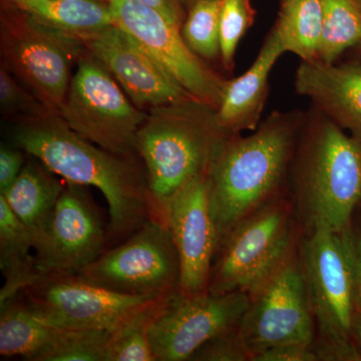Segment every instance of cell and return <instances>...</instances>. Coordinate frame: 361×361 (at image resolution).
<instances>
[{
  "label": "cell",
  "instance_id": "obj_37",
  "mask_svg": "<svg viewBox=\"0 0 361 361\" xmlns=\"http://www.w3.org/2000/svg\"><path fill=\"white\" fill-rule=\"evenodd\" d=\"M99 1L108 2V0H99Z\"/></svg>",
  "mask_w": 361,
  "mask_h": 361
},
{
  "label": "cell",
  "instance_id": "obj_4",
  "mask_svg": "<svg viewBox=\"0 0 361 361\" xmlns=\"http://www.w3.org/2000/svg\"><path fill=\"white\" fill-rule=\"evenodd\" d=\"M217 109L196 99L148 111L135 139L157 215L167 223L171 203L195 180L205 177L226 137Z\"/></svg>",
  "mask_w": 361,
  "mask_h": 361
},
{
  "label": "cell",
  "instance_id": "obj_27",
  "mask_svg": "<svg viewBox=\"0 0 361 361\" xmlns=\"http://www.w3.org/2000/svg\"><path fill=\"white\" fill-rule=\"evenodd\" d=\"M110 330L61 329L37 361H106Z\"/></svg>",
  "mask_w": 361,
  "mask_h": 361
},
{
  "label": "cell",
  "instance_id": "obj_16",
  "mask_svg": "<svg viewBox=\"0 0 361 361\" xmlns=\"http://www.w3.org/2000/svg\"><path fill=\"white\" fill-rule=\"evenodd\" d=\"M167 224L179 256L180 293H207L218 249L207 176L176 197L168 209Z\"/></svg>",
  "mask_w": 361,
  "mask_h": 361
},
{
  "label": "cell",
  "instance_id": "obj_11",
  "mask_svg": "<svg viewBox=\"0 0 361 361\" xmlns=\"http://www.w3.org/2000/svg\"><path fill=\"white\" fill-rule=\"evenodd\" d=\"M108 4L115 25L134 37L190 96L219 108L228 80L191 51L180 27L137 0H108Z\"/></svg>",
  "mask_w": 361,
  "mask_h": 361
},
{
  "label": "cell",
  "instance_id": "obj_40",
  "mask_svg": "<svg viewBox=\"0 0 361 361\" xmlns=\"http://www.w3.org/2000/svg\"><path fill=\"white\" fill-rule=\"evenodd\" d=\"M360 52H361V49H360Z\"/></svg>",
  "mask_w": 361,
  "mask_h": 361
},
{
  "label": "cell",
  "instance_id": "obj_34",
  "mask_svg": "<svg viewBox=\"0 0 361 361\" xmlns=\"http://www.w3.org/2000/svg\"><path fill=\"white\" fill-rule=\"evenodd\" d=\"M351 233H353V257H355L356 301H357L358 310H361V222L355 225L353 220Z\"/></svg>",
  "mask_w": 361,
  "mask_h": 361
},
{
  "label": "cell",
  "instance_id": "obj_36",
  "mask_svg": "<svg viewBox=\"0 0 361 361\" xmlns=\"http://www.w3.org/2000/svg\"><path fill=\"white\" fill-rule=\"evenodd\" d=\"M180 1H182V4H184L186 11H188V9H190L192 6H194L195 4H198V2L205 1V0H180Z\"/></svg>",
  "mask_w": 361,
  "mask_h": 361
},
{
  "label": "cell",
  "instance_id": "obj_3",
  "mask_svg": "<svg viewBox=\"0 0 361 361\" xmlns=\"http://www.w3.org/2000/svg\"><path fill=\"white\" fill-rule=\"evenodd\" d=\"M289 194L303 231L348 228L361 203V137L311 106L292 159Z\"/></svg>",
  "mask_w": 361,
  "mask_h": 361
},
{
  "label": "cell",
  "instance_id": "obj_17",
  "mask_svg": "<svg viewBox=\"0 0 361 361\" xmlns=\"http://www.w3.org/2000/svg\"><path fill=\"white\" fill-rule=\"evenodd\" d=\"M294 87L344 130L361 137V63L303 61L297 68Z\"/></svg>",
  "mask_w": 361,
  "mask_h": 361
},
{
  "label": "cell",
  "instance_id": "obj_39",
  "mask_svg": "<svg viewBox=\"0 0 361 361\" xmlns=\"http://www.w3.org/2000/svg\"><path fill=\"white\" fill-rule=\"evenodd\" d=\"M282 1H285V0H282Z\"/></svg>",
  "mask_w": 361,
  "mask_h": 361
},
{
  "label": "cell",
  "instance_id": "obj_38",
  "mask_svg": "<svg viewBox=\"0 0 361 361\" xmlns=\"http://www.w3.org/2000/svg\"><path fill=\"white\" fill-rule=\"evenodd\" d=\"M358 2H360V4L361 6V0H358Z\"/></svg>",
  "mask_w": 361,
  "mask_h": 361
},
{
  "label": "cell",
  "instance_id": "obj_32",
  "mask_svg": "<svg viewBox=\"0 0 361 361\" xmlns=\"http://www.w3.org/2000/svg\"><path fill=\"white\" fill-rule=\"evenodd\" d=\"M252 361H318V358L313 346L293 343L267 349Z\"/></svg>",
  "mask_w": 361,
  "mask_h": 361
},
{
  "label": "cell",
  "instance_id": "obj_8",
  "mask_svg": "<svg viewBox=\"0 0 361 361\" xmlns=\"http://www.w3.org/2000/svg\"><path fill=\"white\" fill-rule=\"evenodd\" d=\"M102 288L146 299L180 292L179 256L167 223L149 219L122 244L104 251L77 273Z\"/></svg>",
  "mask_w": 361,
  "mask_h": 361
},
{
  "label": "cell",
  "instance_id": "obj_26",
  "mask_svg": "<svg viewBox=\"0 0 361 361\" xmlns=\"http://www.w3.org/2000/svg\"><path fill=\"white\" fill-rule=\"evenodd\" d=\"M222 0H205L188 9L180 27L188 47L204 61L220 58V13Z\"/></svg>",
  "mask_w": 361,
  "mask_h": 361
},
{
  "label": "cell",
  "instance_id": "obj_12",
  "mask_svg": "<svg viewBox=\"0 0 361 361\" xmlns=\"http://www.w3.org/2000/svg\"><path fill=\"white\" fill-rule=\"evenodd\" d=\"M108 241L99 209L85 187L66 182L47 227L33 241L37 278L77 274L106 251Z\"/></svg>",
  "mask_w": 361,
  "mask_h": 361
},
{
  "label": "cell",
  "instance_id": "obj_6",
  "mask_svg": "<svg viewBox=\"0 0 361 361\" xmlns=\"http://www.w3.org/2000/svg\"><path fill=\"white\" fill-rule=\"evenodd\" d=\"M302 234L290 194L259 209L221 241L209 293L252 295L295 253Z\"/></svg>",
  "mask_w": 361,
  "mask_h": 361
},
{
  "label": "cell",
  "instance_id": "obj_1",
  "mask_svg": "<svg viewBox=\"0 0 361 361\" xmlns=\"http://www.w3.org/2000/svg\"><path fill=\"white\" fill-rule=\"evenodd\" d=\"M13 141L66 182L101 191L110 215L109 239L114 242L129 238L149 219H160L144 166L134 158L116 155L87 141L58 114L49 111L20 118Z\"/></svg>",
  "mask_w": 361,
  "mask_h": 361
},
{
  "label": "cell",
  "instance_id": "obj_20",
  "mask_svg": "<svg viewBox=\"0 0 361 361\" xmlns=\"http://www.w3.org/2000/svg\"><path fill=\"white\" fill-rule=\"evenodd\" d=\"M58 327L45 322L23 292L0 302V355L39 360L56 341Z\"/></svg>",
  "mask_w": 361,
  "mask_h": 361
},
{
  "label": "cell",
  "instance_id": "obj_15",
  "mask_svg": "<svg viewBox=\"0 0 361 361\" xmlns=\"http://www.w3.org/2000/svg\"><path fill=\"white\" fill-rule=\"evenodd\" d=\"M75 37L106 66L141 110L194 99L120 26L113 25Z\"/></svg>",
  "mask_w": 361,
  "mask_h": 361
},
{
  "label": "cell",
  "instance_id": "obj_28",
  "mask_svg": "<svg viewBox=\"0 0 361 361\" xmlns=\"http://www.w3.org/2000/svg\"><path fill=\"white\" fill-rule=\"evenodd\" d=\"M250 0H222L220 13V59L226 71H232L235 54L242 37L255 21Z\"/></svg>",
  "mask_w": 361,
  "mask_h": 361
},
{
  "label": "cell",
  "instance_id": "obj_21",
  "mask_svg": "<svg viewBox=\"0 0 361 361\" xmlns=\"http://www.w3.org/2000/svg\"><path fill=\"white\" fill-rule=\"evenodd\" d=\"M0 302L20 293L37 278L32 235L0 195Z\"/></svg>",
  "mask_w": 361,
  "mask_h": 361
},
{
  "label": "cell",
  "instance_id": "obj_24",
  "mask_svg": "<svg viewBox=\"0 0 361 361\" xmlns=\"http://www.w3.org/2000/svg\"><path fill=\"white\" fill-rule=\"evenodd\" d=\"M172 297L147 301L118 323L111 331L106 361H157L149 342V330Z\"/></svg>",
  "mask_w": 361,
  "mask_h": 361
},
{
  "label": "cell",
  "instance_id": "obj_31",
  "mask_svg": "<svg viewBox=\"0 0 361 361\" xmlns=\"http://www.w3.org/2000/svg\"><path fill=\"white\" fill-rule=\"evenodd\" d=\"M25 151L1 144L0 148V195H4L18 179L25 164Z\"/></svg>",
  "mask_w": 361,
  "mask_h": 361
},
{
  "label": "cell",
  "instance_id": "obj_33",
  "mask_svg": "<svg viewBox=\"0 0 361 361\" xmlns=\"http://www.w3.org/2000/svg\"><path fill=\"white\" fill-rule=\"evenodd\" d=\"M145 6L158 11L164 18L178 27H182L186 18V8L180 0H137Z\"/></svg>",
  "mask_w": 361,
  "mask_h": 361
},
{
  "label": "cell",
  "instance_id": "obj_18",
  "mask_svg": "<svg viewBox=\"0 0 361 361\" xmlns=\"http://www.w3.org/2000/svg\"><path fill=\"white\" fill-rule=\"evenodd\" d=\"M284 54L279 33L273 26L250 68L228 80L217 109L218 120L228 133L237 135L257 129L269 94L271 71Z\"/></svg>",
  "mask_w": 361,
  "mask_h": 361
},
{
  "label": "cell",
  "instance_id": "obj_13",
  "mask_svg": "<svg viewBox=\"0 0 361 361\" xmlns=\"http://www.w3.org/2000/svg\"><path fill=\"white\" fill-rule=\"evenodd\" d=\"M250 302L248 294L183 295L169 299L149 330L157 361L190 360L202 345L239 325Z\"/></svg>",
  "mask_w": 361,
  "mask_h": 361
},
{
  "label": "cell",
  "instance_id": "obj_9",
  "mask_svg": "<svg viewBox=\"0 0 361 361\" xmlns=\"http://www.w3.org/2000/svg\"><path fill=\"white\" fill-rule=\"evenodd\" d=\"M13 7L16 13L1 20L4 66L58 114L70 87L73 59L82 58L84 45L75 35L42 25Z\"/></svg>",
  "mask_w": 361,
  "mask_h": 361
},
{
  "label": "cell",
  "instance_id": "obj_35",
  "mask_svg": "<svg viewBox=\"0 0 361 361\" xmlns=\"http://www.w3.org/2000/svg\"><path fill=\"white\" fill-rule=\"evenodd\" d=\"M353 338L361 353V310H356L353 322Z\"/></svg>",
  "mask_w": 361,
  "mask_h": 361
},
{
  "label": "cell",
  "instance_id": "obj_10",
  "mask_svg": "<svg viewBox=\"0 0 361 361\" xmlns=\"http://www.w3.org/2000/svg\"><path fill=\"white\" fill-rule=\"evenodd\" d=\"M250 297L239 331L254 356L283 344L313 346L315 323L298 249Z\"/></svg>",
  "mask_w": 361,
  "mask_h": 361
},
{
  "label": "cell",
  "instance_id": "obj_2",
  "mask_svg": "<svg viewBox=\"0 0 361 361\" xmlns=\"http://www.w3.org/2000/svg\"><path fill=\"white\" fill-rule=\"evenodd\" d=\"M304 113L274 111L251 134L229 135L220 145L207 174L218 246L241 221L289 193Z\"/></svg>",
  "mask_w": 361,
  "mask_h": 361
},
{
  "label": "cell",
  "instance_id": "obj_30",
  "mask_svg": "<svg viewBox=\"0 0 361 361\" xmlns=\"http://www.w3.org/2000/svg\"><path fill=\"white\" fill-rule=\"evenodd\" d=\"M191 361H251L250 351L239 331V325L202 345Z\"/></svg>",
  "mask_w": 361,
  "mask_h": 361
},
{
  "label": "cell",
  "instance_id": "obj_7",
  "mask_svg": "<svg viewBox=\"0 0 361 361\" xmlns=\"http://www.w3.org/2000/svg\"><path fill=\"white\" fill-rule=\"evenodd\" d=\"M58 115L87 141L135 159V139L148 113L125 96L110 71L90 54L78 61Z\"/></svg>",
  "mask_w": 361,
  "mask_h": 361
},
{
  "label": "cell",
  "instance_id": "obj_25",
  "mask_svg": "<svg viewBox=\"0 0 361 361\" xmlns=\"http://www.w3.org/2000/svg\"><path fill=\"white\" fill-rule=\"evenodd\" d=\"M322 32L318 59L336 63L350 49H361V6L358 0H322Z\"/></svg>",
  "mask_w": 361,
  "mask_h": 361
},
{
  "label": "cell",
  "instance_id": "obj_22",
  "mask_svg": "<svg viewBox=\"0 0 361 361\" xmlns=\"http://www.w3.org/2000/svg\"><path fill=\"white\" fill-rule=\"evenodd\" d=\"M45 26L71 35L115 25L108 2L99 0H9Z\"/></svg>",
  "mask_w": 361,
  "mask_h": 361
},
{
  "label": "cell",
  "instance_id": "obj_19",
  "mask_svg": "<svg viewBox=\"0 0 361 361\" xmlns=\"http://www.w3.org/2000/svg\"><path fill=\"white\" fill-rule=\"evenodd\" d=\"M56 176L37 159L25 161L13 186L1 195L32 235L33 241L47 227L65 189V183Z\"/></svg>",
  "mask_w": 361,
  "mask_h": 361
},
{
  "label": "cell",
  "instance_id": "obj_5",
  "mask_svg": "<svg viewBox=\"0 0 361 361\" xmlns=\"http://www.w3.org/2000/svg\"><path fill=\"white\" fill-rule=\"evenodd\" d=\"M298 257L315 323L318 361L361 360L351 332L357 310L351 224L341 231L326 226L305 230Z\"/></svg>",
  "mask_w": 361,
  "mask_h": 361
},
{
  "label": "cell",
  "instance_id": "obj_29",
  "mask_svg": "<svg viewBox=\"0 0 361 361\" xmlns=\"http://www.w3.org/2000/svg\"><path fill=\"white\" fill-rule=\"evenodd\" d=\"M6 66L0 70V104L6 115L35 116L51 111L30 90H25Z\"/></svg>",
  "mask_w": 361,
  "mask_h": 361
},
{
  "label": "cell",
  "instance_id": "obj_23",
  "mask_svg": "<svg viewBox=\"0 0 361 361\" xmlns=\"http://www.w3.org/2000/svg\"><path fill=\"white\" fill-rule=\"evenodd\" d=\"M285 52L301 61L318 59L322 32V0H285L274 25Z\"/></svg>",
  "mask_w": 361,
  "mask_h": 361
},
{
  "label": "cell",
  "instance_id": "obj_14",
  "mask_svg": "<svg viewBox=\"0 0 361 361\" xmlns=\"http://www.w3.org/2000/svg\"><path fill=\"white\" fill-rule=\"evenodd\" d=\"M21 292L45 322L61 329L111 331L130 313L152 300L115 293L66 273L42 275Z\"/></svg>",
  "mask_w": 361,
  "mask_h": 361
}]
</instances>
